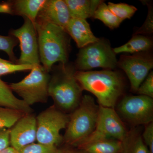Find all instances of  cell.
I'll list each match as a JSON object with an SVG mask.
<instances>
[{
    "label": "cell",
    "mask_w": 153,
    "mask_h": 153,
    "mask_svg": "<svg viewBox=\"0 0 153 153\" xmlns=\"http://www.w3.org/2000/svg\"><path fill=\"white\" fill-rule=\"evenodd\" d=\"M50 76L41 65H35L30 74L19 82L9 85L28 105L45 103L49 97L48 87Z\"/></svg>",
    "instance_id": "obj_5"
},
{
    "label": "cell",
    "mask_w": 153,
    "mask_h": 153,
    "mask_svg": "<svg viewBox=\"0 0 153 153\" xmlns=\"http://www.w3.org/2000/svg\"><path fill=\"white\" fill-rule=\"evenodd\" d=\"M152 40L142 35H134L126 44L113 49L116 54L135 53L149 51L152 47Z\"/></svg>",
    "instance_id": "obj_19"
},
{
    "label": "cell",
    "mask_w": 153,
    "mask_h": 153,
    "mask_svg": "<svg viewBox=\"0 0 153 153\" xmlns=\"http://www.w3.org/2000/svg\"><path fill=\"white\" fill-rule=\"evenodd\" d=\"M71 19L64 0H46L36 21L53 24L65 30Z\"/></svg>",
    "instance_id": "obj_13"
},
{
    "label": "cell",
    "mask_w": 153,
    "mask_h": 153,
    "mask_svg": "<svg viewBox=\"0 0 153 153\" xmlns=\"http://www.w3.org/2000/svg\"><path fill=\"white\" fill-rule=\"evenodd\" d=\"M33 65L14 63L10 61H0V76L11 74L16 71L31 70L33 68Z\"/></svg>",
    "instance_id": "obj_25"
},
{
    "label": "cell",
    "mask_w": 153,
    "mask_h": 153,
    "mask_svg": "<svg viewBox=\"0 0 153 153\" xmlns=\"http://www.w3.org/2000/svg\"><path fill=\"white\" fill-rule=\"evenodd\" d=\"M78 149L84 151L85 153H121L122 142L114 139H102Z\"/></svg>",
    "instance_id": "obj_18"
},
{
    "label": "cell",
    "mask_w": 153,
    "mask_h": 153,
    "mask_svg": "<svg viewBox=\"0 0 153 153\" xmlns=\"http://www.w3.org/2000/svg\"><path fill=\"white\" fill-rule=\"evenodd\" d=\"M144 4L148 7L147 16L143 25L139 28L134 35L151 34L153 33V8L151 2L144 1Z\"/></svg>",
    "instance_id": "obj_27"
},
{
    "label": "cell",
    "mask_w": 153,
    "mask_h": 153,
    "mask_svg": "<svg viewBox=\"0 0 153 153\" xmlns=\"http://www.w3.org/2000/svg\"><path fill=\"white\" fill-rule=\"evenodd\" d=\"M75 77L83 90L95 96L99 105L104 107L114 108L124 90L122 76L113 70L76 71Z\"/></svg>",
    "instance_id": "obj_1"
},
{
    "label": "cell",
    "mask_w": 153,
    "mask_h": 153,
    "mask_svg": "<svg viewBox=\"0 0 153 153\" xmlns=\"http://www.w3.org/2000/svg\"><path fill=\"white\" fill-rule=\"evenodd\" d=\"M46 0H17L12 3L13 13L35 23Z\"/></svg>",
    "instance_id": "obj_17"
},
{
    "label": "cell",
    "mask_w": 153,
    "mask_h": 153,
    "mask_svg": "<svg viewBox=\"0 0 153 153\" xmlns=\"http://www.w3.org/2000/svg\"><path fill=\"white\" fill-rule=\"evenodd\" d=\"M57 147L42 144L40 143H33L18 151L19 153H56Z\"/></svg>",
    "instance_id": "obj_26"
},
{
    "label": "cell",
    "mask_w": 153,
    "mask_h": 153,
    "mask_svg": "<svg viewBox=\"0 0 153 153\" xmlns=\"http://www.w3.org/2000/svg\"><path fill=\"white\" fill-rule=\"evenodd\" d=\"M99 105L89 95L82 96L78 107L69 115L63 142L78 147L95 129L98 120Z\"/></svg>",
    "instance_id": "obj_4"
},
{
    "label": "cell",
    "mask_w": 153,
    "mask_h": 153,
    "mask_svg": "<svg viewBox=\"0 0 153 153\" xmlns=\"http://www.w3.org/2000/svg\"><path fill=\"white\" fill-rule=\"evenodd\" d=\"M10 129L0 128V152L10 146Z\"/></svg>",
    "instance_id": "obj_30"
},
{
    "label": "cell",
    "mask_w": 153,
    "mask_h": 153,
    "mask_svg": "<svg viewBox=\"0 0 153 153\" xmlns=\"http://www.w3.org/2000/svg\"><path fill=\"white\" fill-rule=\"evenodd\" d=\"M145 126L142 137L150 153H153V122Z\"/></svg>",
    "instance_id": "obj_29"
},
{
    "label": "cell",
    "mask_w": 153,
    "mask_h": 153,
    "mask_svg": "<svg viewBox=\"0 0 153 153\" xmlns=\"http://www.w3.org/2000/svg\"><path fill=\"white\" fill-rule=\"evenodd\" d=\"M69 10L71 18L82 19L93 18L100 0H64Z\"/></svg>",
    "instance_id": "obj_15"
},
{
    "label": "cell",
    "mask_w": 153,
    "mask_h": 153,
    "mask_svg": "<svg viewBox=\"0 0 153 153\" xmlns=\"http://www.w3.org/2000/svg\"><path fill=\"white\" fill-rule=\"evenodd\" d=\"M121 153H150L139 131L134 128L128 131L122 142Z\"/></svg>",
    "instance_id": "obj_20"
},
{
    "label": "cell",
    "mask_w": 153,
    "mask_h": 153,
    "mask_svg": "<svg viewBox=\"0 0 153 153\" xmlns=\"http://www.w3.org/2000/svg\"><path fill=\"white\" fill-rule=\"evenodd\" d=\"M0 13L12 14L13 13L12 5L9 3L0 4Z\"/></svg>",
    "instance_id": "obj_31"
},
{
    "label": "cell",
    "mask_w": 153,
    "mask_h": 153,
    "mask_svg": "<svg viewBox=\"0 0 153 153\" xmlns=\"http://www.w3.org/2000/svg\"><path fill=\"white\" fill-rule=\"evenodd\" d=\"M128 132L123 121L114 108L99 105L98 120L95 129L77 148L80 149L102 139H114L122 142Z\"/></svg>",
    "instance_id": "obj_9"
},
{
    "label": "cell",
    "mask_w": 153,
    "mask_h": 153,
    "mask_svg": "<svg viewBox=\"0 0 153 153\" xmlns=\"http://www.w3.org/2000/svg\"><path fill=\"white\" fill-rule=\"evenodd\" d=\"M122 120L130 125L148 124L153 121V99L146 96H126L117 106L116 111Z\"/></svg>",
    "instance_id": "obj_8"
},
{
    "label": "cell",
    "mask_w": 153,
    "mask_h": 153,
    "mask_svg": "<svg viewBox=\"0 0 153 153\" xmlns=\"http://www.w3.org/2000/svg\"><path fill=\"white\" fill-rule=\"evenodd\" d=\"M117 66L122 69L128 77L132 91L137 92L140 85L153 67L151 56L141 54L122 56Z\"/></svg>",
    "instance_id": "obj_11"
},
{
    "label": "cell",
    "mask_w": 153,
    "mask_h": 153,
    "mask_svg": "<svg viewBox=\"0 0 153 153\" xmlns=\"http://www.w3.org/2000/svg\"><path fill=\"white\" fill-rule=\"evenodd\" d=\"M69 115L52 105L40 113L36 117V140L42 144L57 147L63 142L60 132L66 128Z\"/></svg>",
    "instance_id": "obj_7"
},
{
    "label": "cell",
    "mask_w": 153,
    "mask_h": 153,
    "mask_svg": "<svg viewBox=\"0 0 153 153\" xmlns=\"http://www.w3.org/2000/svg\"><path fill=\"white\" fill-rule=\"evenodd\" d=\"M7 60H4V59H2V58H0V61H6Z\"/></svg>",
    "instance_id": "obj_34"
},
{
    "label": "cell",
    "mask_w": 153,
    "mask_h": 153,
    "mask_svg": "<svg viewBox=\"0 0 153 153\" xmlns=\"http://www.w3.org/2000/svg\"><path fill=\"white\" fill-rule=\"evenodd\" d=\"M40 62L48 72L56 62L68 63L70 42L66 30L57 25L36 21Z\"/></svg>",
    "instance_id": "obj_2"
},
{
    "label": "cell",
    "mask_w": 153,
    "mask_h": 153,
    "mask_svg": "<svg viewBox=\"0 0 153 153\" xmlns=\"http://www.w3.org/2000/svg\"><path fill=\"white\" fill-rule=\"evenodd\" d=\"M24 20L21 27L12 30L10 33L20 43L21 55L16 63L33 66L41 65L35 23L27 18H24Z\"/></svg>",
    "instance_id": "obj_10"
},
{
    "label": "cell",
    "mask_w": 153,
    "mask_h": 153,
    "mask_svg": "<svg viewBox=\"0 0 153 153\" xmlns=\"http://www.w3.org/2000/svg\"><path fill=\"white\" fill-rule=\"evenodd\" d=\"M107 5L110 10L122 22L130 19L137 10L134 6L125 3L108 2Z\"/></svg>",
    "instance_id": "obj_23"
},
{
    "label": "cell",
    "mask_w": 153,
    "mask_h": 153,
    "mask_svg": "<svg viewBox=\"0 0 153 153\" xmlns=\"http://www.w3.org/2000/svg\"><path fill=\"white\" fill-rule=\"evenodd\" d=\"M75 66L60 63L49 80L48 93L54 105L68 114L76 109L81 101L83 89L75 77Z\"/></svg>",
    "instance_id": "obj_3"
},
{
    "label": "cell",
    "mask_w": 153,
    "mask_h": 153,
    "mask_svg": "<svg viewBox=\"0 0 153 153\" xmlns=\"http://www.w3.org/2000/svg\"><path fill=\"white\" fill-rule=\"evenodd\" d=\"M0 106L22 111L32 113L33 109L22 99L14 95L9 85L0 78Z\"/></svg>",
    "instance_id": "obj_16"
},
{
    "label": "cell",
    "mask_w": 153,
    "mask_h": 153,
    "mask_svg": "<svg viewBox=\"0 0 153 153\" xmlns=\"http://www.w3.org/2000/svg\"><path fill=\"white\" fill-rule=\"evenodd\" d=\"M36 137L37 120L32 113L24 115L10 128V144L18 151L35 143Z\"/></svg>",
    "instance_id": "obj_12"
},
{
    "label": "cell",
    "mask_w": 153,
    "mask_h": 153,
    "mask_svg": "<svg viewBox=\"0 0 153 153\" xmlns=\"http://www.w3.org/2000/svg\"><path fill=\"white\" fill-rule=\"evenodd\" d=\"M0 153H19V152L11 146L1 151Z\"/></svg>",
    "instance_id": "obj_33"
},
{
    "label": "cell",
    "mask_w": 153,
    "mask_h": 153,
    "mask_svg": "<svg viewBox=\"0 0 153 153\" xmlns=\"http://www.w3.org/2000/svg\"><path fill=\"white\" fill-rule=\"evenodd\" d=\"M56 153H85L81 150L72 149H58Z\"/></svg>",
    "instance_id": "obj_32"
},
{
    "label": "cell",
    "mask_w": 153,
    "mask_h": 153,
    "mask_svg": "<svg viewBox=\"0 0 153 153\" xmlns=\"http://www.w3.org/2000/svg\"><path fill=\"white\" fill-rule=\"evenodd\" d=\"M65 30L80 49L97 42L100 39L94 35L90 25L85 19L71 18Z\"/></svg>",
    "instance_id": "obj_14"
},
{
    "label": "cell",
    "mask_w": 153,
    "mask_h": 153,
    "mask_svg": "<svg viewBox=\"0 0 153 153\" xmlns=\"http://www.w3.org/2000/svg\"><path fill=\"white\" fill-rule=\"evenodd\" d=\"M93 18L100 20L111 29L118 27L122 22L110 10L107 4L103 1L97 9Z\"/></svg>",
    "instance_id": "obj_21"
},
{
    "label": "cell",
    "mask_w": 153,
    "mask_h": 153,
    "mask_svg": "<svg viewBox=\"0 0 153 153\" xmlns=\"http://www.w3.org/2000/svg\"><path fill=\"white\" fill-rule=\"evenodd\" d=\"M139 95L146 96L153 98V72L151 71L138 89Z\"/></svg>",
    "instance_id": "obj_28"
},
{
    "label": "cell",
    "mask_w": 153,
    "mask_h": 153,
    "mask_svg": "<svg viewBox=\"0 0 153 153\" xmlns=\"http://www.w3.org/2000/svg\"><path fill=\"white\" fill-rule=\"evenodd\" d=\"M17 44L18 40L13 36L0 35V51L5 52L13 63H17V60L14 54L13 49Z\"/></svg>",
    "instance_id": "obj_24"
},
{
    "label": "cell",
    "mask_w": 153,
    "mask_h": 153,
    "mask_svg": "<svg viewBox=\"0 0 153 153\" xmlns=\"http://www.w3.org/2000/svg\"><path fill=\"white\" fill-rule=\"evenodd\" d=\"M26 114L0 106V128L10 129Z\"/></svg>",
    "instance_id": "obj_22"
},
{
    "label": "cell",
    "mask_w": 153,
    "mask_h": 153,
    "mask_svg": "<svg viewBox=\"0 0 153 153\" xmlns=\"http://www.w3.org/2000/svg\"><path fill=\"white\" fill-rule=\"evenodd\" d=\"M116 55L109 42L100 39L97 42L80 49L75 67L78 71H90L96 68L113 70L117 66Z\"/></svg>",
    "instance_id": "obj_6"
}]
</instances>
